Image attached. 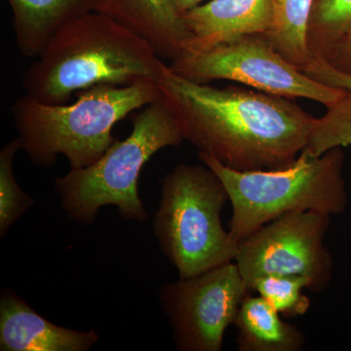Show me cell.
Segmentation results:
<instances>
[{
    "instance_id": "obj_21",
    "label": "cell",
    "mask_w": 351,
    "mask_h": 351,
    "mask_svg": "<svg viewBox=\"0 0 351 351\" xmlns=\"http://www.w3.org/2000/svg\"><path fill=\"white\" fill-rule=\"evenodd\" d=\"M323 61L337 71L351 75V36L339 41Z\"/></svg>"
},
{
    "instance_id": "obj_4",
    "label": "cell",
    "mask_w": 351,
    "mask_h": 351,
    "mask_svg": "<svg viewBox=\"0 0 351 351\" xmlns=\"http://www.w3.org/2000/svg\"><path fill=\"white\" fill-rule=\"evenodd\" d=\"M201 162L223 182L232 203L228 232L241 240L274 219L295 212L341 215L348 205L343 147L321 156L302 151L295 162L281 169L237 171L206 152H198Z\"/></svg>"
},
{
    "instance_id": "obj_1",
    "label": "cell",
    "mask_w": 351,
    "mask_h": 351,
    "mask_svg": "<svg viewBox=\"0 0 351 351\" xmlns=\"http://www.w3.org/2000/svg\"><path fill=\"white\" fill-rule=\"evenodd\" d=\"M159 87L184 140L242 172L281 169L294 163L315 121L291 99L191 82L170 68Z\"/></svg>"
},
{
    "instance_id": "obj_16",
    "label": "cell",
    "mask_w": 351,
    "mask_h": 351,
    "mask_svg": "<svg viewBox=\"0 0 351 351\" xmlns=\"http://www.w3.org/2000/svg\"><path fill=\"white\" fill-rule=\"evenodd\" d=\"M351 36V0H313L307 25V44L313 58L324 60Z\"/></svg>"
},
{
    "instance_id": "obj_9",
    "label": "cell",
    "mask_w": 351,
    "mask_h": 351,
    "mask_svg": "<svg viewBox=\"0 0 351 351\" xmlns=\"http://www.w3.org/2000/svg\"><path fill=\"white\" fill-rule=\"evenodd\" d=\"M249 292L234 262L164 284L159 300L177 350L221 351L226 328Z\"/></svg>"
},
{
    "instance_id": "obj_2",
    "label": "cell",
    "mask_w": 351,
    "mask_h": 351,
    "mask_svg": "<svg viewBox=\"0 0 351 351\" xmlns=\"http://www.w3.org/2000/svg\"><path fill=\"white\" fill-rule=\"evenodd\" d=\"M169 66L128 27L89 11L66 23L23 76L25 95L50 105L98 85L159 83Z\"/></svg>"
},
{
    "instance_id": "obj_5",
    "label": "cell",
    "mask_w": 351,
    "mask_h": 351,
    "mask_svg": "<svg viewBox=\"0 0 351 351\" xmlns=\"http://www.w3.org/2000/svg\"><path fill=\"white\" fill-rule=\"evenodd\" d=\"M182 141L178 120L161 94L138 113L125 140L115 141L91 165L71 169L55 180L66 216L75 223L91 225L101 208L112 205L122 219L145 223L149 213L138 195L141 171L157 152L178 147Z\"/></svg>"
},
{
    "instance_id": "obj_14",
    "label": "cell",
    "mask_w": 351,
    "mask_h": 351,
    "mask_svg": "<svg viewBox=\"0 0 351 351\" xmlns=\"http://www.w3.org/2000/svg\"><path fill=\"white\" fill-rule=\"evenodd\" d=\"M278 311L261 295H245L234 325L240 351H301L304 334L281 319Z\"/></svg>"
},
{
    "instance_id": "obj_3",
    "label": "cell",
    "mask_w": 351,
    "mask_h": 351,
    "mask_svg": "<svg viewBox=\"0 0 351 351\" xmlns=\"http://www.w3.org/2000/svg\"><path fill=\"white\" fill-rule=\"evenodd\" d=\"M159 83L128 86L98 85L78 92L73 104L50 105L25 95L14 103L12 115L21 149L40 167H50L58 156L71 169L96 162L115 142L113 126L127 115L158 99Z\"/></svg>"
},
{
    "instance_id": "obj_12",
    "label": "cell",
    "mask_w": 351,
    "mask_h": 351,
    "mask_svg": "<svg viewBox=\"0 0 351 351\" xmlns=\"http://www.w3.org/2000/svg\"><path fill=\"white\" fill-rule=\"evenodd\" d=\"M92 8L144 38L160 58L172 62L186 50L189 34L171 0H92Z\"/></svg>"
},
{
    "instance_id": "obj_13",
    "label": "cell",
    "mask_w": 351,
    "mask_h": 351,
    "mask_svg": "<svg viewBox=\"0 0 351 351\" xmlns=\"http://www.w3.org/2000/svg\"><path fill=\"white\" fill-rule=\"evenodd\" d=\"M16 44L24 56L36 58L69 21L93 11L92 0H7Z\"/></svg>"
},
{
    "instance_id": "obj_17",
    "label": "cell",
    "mask_w": 351,
    "mask_h": 351,
    "mask_svg": "<svg viewBox=\"0 0 351 351\" xmlns=\"http://www.w3.org/2000/svg\"><path fill=\"white\" fill-rule=\"evenodd\" d=\"M351 145V92L327 106V112L315 119L304 151L321 156L337 147Z\"/></svg>"
},
{
    "instance_id": "obj_11",
    "label": "cell",
    "mask_w": 351,
    "mask_h": 351,
    "mask_svg": "<svg viewBox=\"0 0 351 351\" xmlns=\"http://www.w3.org/2000/svg\"><path fill=\"white\" fill-rule=\"evenodd\" d=\"M98 332L58 326L36 313L11 289L0 294V350L87 351Z\"/></svg>"
},
{
    "instance_id": "obj_7",
    "label": "cell",
    "mask_w": 351,
    "mask_h": 351,
    "mask_svg": "<svg viewBox=\"0 0 351 351\" xmlns=\"http://www.w3.org/2000/svg\"><path fill=\"white\" fill-rule=\"evenodd\" d=\"M176 75L207 84L212 80L241 83L263 93L301 98L329 106L345 90L328 86L295 68L265 34H249L203 51H186L171 62Z\"/></svg>"
},
{
    "instance_id": "obj_8",
    "label": "cell",
    "mask_w": 351,
    "mask_h": 351,
    "mask_svg": "<svg viewBox=\"0 0 351 351\" xmlns=\"http://www.w3.org/2000/svg\"><path fill=\"white\" fill-rule=\"evenodd\" d=\"M331 216L295 212L263 226L239 243L234 263L247 288L261 277L295 276L321 292L332 279V258L325 245Z\"/></svg>"
},
{
    "instance_id": "obj_22",
    "label": "cell",
    "mask_w": 351,
    "mask_h": 351,
    "mask_svg": "<svg viewBox=\"0 0 351 351\" xmlns=\"http://www.w3.org/2000/svg\"><path fill=\"white\" fill-rule=\"evenodd\" d=\"M177 12L182 15L193 7L199 5L204 0H171Z\"/></svg>"
},
{
    "instance_id": "obj_10",
    "label": "cell",
    "mask_w": 351,
    "mask_h": 351,
    "mask_svg": "<svg viewBox=\"0 0 351 351\" xmlns=\"http://www.w3.org/2000/svg\"><path fill=\"white\" fill-rule=\"evenodd\" d=\"M189 40L186 51H203L249 34H265L274 24L272 0H211L182 14Z\"/></svg>"
},
{
    "instance_id": "obj_19",
    "label": "cell",
    "mask_w": 351,
    "mask_h": 351,
    "mask_svg": "<svg viewBox=\"0 0 351 351\" xmlns=\"http://www.w3.org/2000/svg\"><path fill=\"white\" fill-rule=\"evenodd\" d=\"M304 289L311 290V281L295 276H263L250 286V291H256L286 317H298L308 311L311 300L302 293Z\"/></svg>"
},
{
    "instance_id": "obj_15",
    "label": "cell",
    "mask_w": 351,
    "mask_h": 351,
    "mask_svg": "<svg viewBox=\"0 0 351 351\" xmlns=\"http://www.w3.org/2000/svg\"><path fill=\"white\" fill-rule=\"evenodd\" d=\"M274 24L267 38L295 68L306 71L313 56L307 44V25L313 0H272Z\"/></svg>"
},
{
    "instance_id": "obj_6",
    "label": "cell",
    "mask_w": 351,
    "mask_h": 351,
    "mask_svg": "<svg viewBox=\"0 0 351 351\" xmlns=\"http://www.w3.org/2000/svg\"><path fill=\"white\" fill-rule=\"evenodd\" d=\"M228 200L223 182L204 164H179L163 178L152 230L180 278L234 262L239 243L221 219Z\"/></svg>"
},
{
    "instance_id": "obj_20",
    "label": "cell",
    "mask_w": 351,
    "mask_h": 351,
    "mask_svg": "<svg viewBox=\"0 0 351 351\" xmlns=\"http://www.w3.org/2000/svg\"><path fill=\"white\" fill-rule=\"evenodd\" d=\"M304 73L323 84L351 92V75L337 71L326 62L313 58L311 66Z\"/></svg>"
},
{
    "instance_id": "obj_18",
    "label": "cell",
    "mask_w": 351,
    "mask_h": 351,
    "mask_svg": "<svg viewBox=\"0 0 351 351\" xmlns=\"http://www.w3.org/2000/svg\"><path fill=\"white\" fill-rule=\"evenodd\" d=\"M21 149L17 138L0 152V239L34 204V199L20 188L14 174V158Z\"/></svg>"
}]
</instances>
